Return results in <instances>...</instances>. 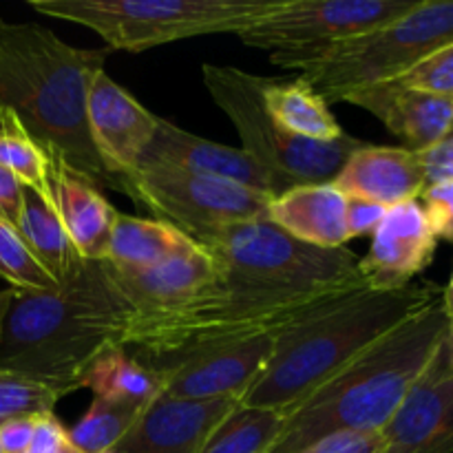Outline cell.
Wrapping results in <instances>:
<instances>
[{"label":"cell","mask_w":453,"mask_h":453,"mask_svg":"<svg viewBox=\"0 0 453 453\" xmlns=\"http://www.w3.org/2000/svg\"><path fill=\"white\" fill-rule=\"evenodd\" d=\"M58 396L51 388L16 372L0 370V425L20 416L53 414Z\"/></svg>","instance_id":"30"},{"label":"cell","mask_w":453,"mask_h":453,"mask_svg":"<svg viewBox=\"0 0 453 453\" xmlns=\"http://www.w3.org/2000/svg\"><path fill=\"white\" fill-rule=\"evenodd\" d=\"M441 303H442V310H445L447 319H449V321H453V270H451L449 283H447V288H445V290H442Z\"/></svg>","instance_id":"39"},{"label":"cell","mask_w":453,"mask_h":453,"mask_svg":"<svg viewBox=\"0 0 453 453\" xmlns=\"http://www.w3.org/2000/svg\"><path fill=\"white\" fill-rule=\"evenodd\" d=\"M239 407L237 398L184 401L157 394L113 453H199Z\"/></svg>","instance_id":"15"},{"label":"cell","mask_w":453,"mask_h":453,"mask_svg":"<svg viewBox=\"0 0 453 453\" xmlns=\"http://www.w3.org/2000/svg\"><path fill=\"white\" fill-rule=\"evenodd\" d=\"M427 186L453 180V124L434 146L418 153Z\"/></svg>","instance_id":"35"},{"label":"cell","mask_w":453,"mask_h":453,"mask_svg":"<svg viewBox=\"0 0 453 453\" xmlns=\"http://www.w3.org/2000/svg\"><path fill=\"white\" fill-rule=\"evenodd\" d=\"M268 219L308 246L345 248L348 197L334 184H299L268 202Z\"/></svg>","instance_id":"21"},{"label":"cell","mask_w":453,"mask_h":453,"mask_svg":"<svg viewBox=\"0 0 453 453\" xmlns=\"http://www.w3.org/2000/svg\"><path fill=\"white\" fill-rule=\"evenodd\" d=\"M385 212H388V208L379 206V203L367 202V199L348 197V233H349V239L374 234V230L379 228V224L383 221Z\"/></svg>","instance_id":"36"},{"label":"cell","mask_w":453,"mask_h":453,"mask_svg":"<svg viewBox=\"0 0 453 453\" xmlns=\"http://www.w3.org/2000/svg\"><path fill=\"white\" fill-rule=\"evenodd\" d=\"M87 122L96 155L119 190L153 142L159 118L102 69L88 87Z\"/></svg>","instance_id":"11"},{"label":"cell","mask_w":453,"mask_h":453,"mask_svg":"<svg viewBox=\"0 0 453 453\" xmlns=\"http://www.w3.org/2000/svg\"><path fill=\"white\" fill-rule=\"evenodd\" d=\"M0 453H4V451H3V447H0Z\"/></svg>","instance_id":"42"},{"label":"cell","mask_w":453,"mask_h":453,"mask_svg":"<svg viewBox=\"0 0 453 453\" xmlns=\"http://www.w3.org/2000/svg\"><path fill=\"white\" fill-rule=\"evenodd\" d=\"M398 87L453 100V42L411 66L401 78L389 80Z\"/></svg>","instance_id":"31"},{"label":"cell","mask_w":453,"mask_h":453,"mask_svg":"<svg viewBox=\"0 0 453 453\" xmlns=\"http://www.w3.org/2000/svg\"><path fill=\"white\" fill-rule=\"evenodd\" d=\"M106 453H113V451H106Z\"/></svg>","instance_id":"43"},{"label":"cell","mask_w":453,"mask_h":453,"mask_svg":"<svg viewBox=\"0 0 453 453\" xmlns=\"http://www.w3.org/2000/svg\"><path fill=\"white\" fill-rule=\"evenodd\" d=\"M119 190L193 242L268 217L270 199L264 195L153 159H140Z\"/></svg>","instance_id":"9"},{"label":"cell","mask_w":453,"mask_h":453,"mask_svg":"<svg viewBox=\"0 0 453 453\" xmlns=\"http://www.w3.org/2000/svg\"><path fill=\"white\" fill-rule=\"evenodd\" d=\"M35 416H20L0 425V447L4 453H25L34 441Z\"/></svg>","instance_id":"38"},{"label":"cell","mask_w":453,"mask_h":453,"mask_svg":"<svg viewBox=\"0 0 453 453\" xmlns=\"http://www.w3.org/2000/svg\"><path fill=\"white\" fill-rule=\"evenodd\" d=\"M453 42V0H418L411 12L370 34L321 47L273 51L270 62L301 71L330 104L372 84L389 82Z\"/></svg>","instance_id":"6"},{"label":"cell","mask_w":453,"mask_h":453,"mask_svg":"<svg viewBox=\"0 0 453 453\" xmlns=\"http://www.w3.org/2000/svg\"><path fill=\"white\" fill-rule=\"evenodd\" d=\"M380 436L385 453H453V370L445 341Z\"/></svg>","instance_id":"12"},{"label":"cell","mask_w":453,"mask_h":453,"mask_svg":"<svg viewBox=\"0 0 453 453\" xmlns=\"http://www.w3.org/2000/svg\"><path fill=\"white\" fill-rule=\"evenodd\" d=\"M142 159L168 164V166L193 173V175L230 181L242 188L255 190L268 199L279 197L295 186L279 177L277 173L268 171L248 150L217 144L206 137L184 131L164 118H159L153 142Z\"/></svg>","instance_id":"14"},{"label":"cell","mask_w":453,"mask_h":453,"mask_svg":"<svg viewBox=\"0 0 453 453\" xmlns=\"http://www.w3.org/2000/svg\"><path fill=\"white\" fill-rule=\"evenodd\" d=\"M190 239L159 219L118 212L106 264L115 270H146L175 255Z\"/></svg>","instance_id":"24"},{"label":"cell","mask_w":453,"mask_h":453,"mask_svg":"<svg viewBox=\"0 0 453 453\" xmlns=\"http://www.w3.org/2000/svg\"><path fill=\"white\" fill-rule=\"evenodd\" d=\"M203 84L242 137V149L290 184H330L349 155L365 142L343 135L336 142H310L283 128L261 97L264 80L237 66L202 65Z\"/></svg>","instance_id":"8"},{"label":"cell","mask_w":453,"mask_h":453,"mask_svg":"<svg viewBox=\"0 0 453 453\" xmlns=\"http://www.w3.org/2000/svg\"><path fill=\"white\" fill-rule=\"evenodd\" d=\"M332 184L345 197L367 199L383 208L414 202L427 188L418 153L405 146L372 144L358 146Z\"/></svg>","instance_id":"18"},{"label":"cell","mask_w":453,"mask_h":453,"mask_svg":"<svg viewBox=\"0 0 453 453\" xmlns=\"http://www.w3.org/2000/svg\"><path fill=\"white\" fill-rule=\"evenodd\" d=\"M418 0H283L268 18L242 31L239 40L265 51H296L343 42L389 25Z\"/></svg>","instance_id":"10"},{"label":"cell","mask_w":453,"mask_h":453,"mask_svg":"<svg viewBox=\"0 0 453 453\" xmlns=\"http://www.w3.org/2000/svg\"><path fill=\"white\" fill-rule=\"evenodd\" d=\"M445 352H447V358H449V365H451V370H453V321H449V327H447Z\"/></svg>","instance_id":"41"},{"label":"cell","mask_w":453,"mask_h":453,"mask_svg":"<svg viewBox=\"0 0 453 453\" xmlns=\"http://www.w3.org/2000/svg\"><path fill=\"white\" fill-rule=\"evenodd\" d=\"M49 181L58 215L71 243L84 261H104L118 211L100 186L58 159H49Z\"/></svg>","instance_id":"20"},{"label":"cell","mask_w":453,"mask_h":453,"mask_svg":"<svg viewBox=\"0 0 453 453\" xmlns=\"http://www.w3.org/2000/svg\"><path fill=\"white\" fill-rule=\"evenodd\" d=\"M109 270L115 286L135 310V319L173 312L199 299L217 279V261L193 239L153 268L115 270L109 265Z\"/></svg>","instance_id":"17"},{"label":"cell","mask_w":453,"mask_h":453,"mask_svg":"<svg viewBox=\"0 0 453 453\" xmlns=\"http://www.w3.org/2000/svg\"><path fill=\"white\" fill-rule=\"evenodd\" d=\"M22 202H25V186L7 168L0 166V217L13 228H18L20 221Z\"/></svg>","instance_id":"37"},{"label":"cell","mask_w":453,"mask_h":453,"mask_svg":"<svg viewBox=\"0 0 453 453\" xmlns=\"http://www.w3.org/2000/svg\"><path fill=\"white\" fill-rule=\"evenodd\" d=\"M447 327L441 299L407 319L288 407L281 434L268 453H301L336 432H380L436 357Z\"/></svg>","instance_id":"5"},{"label":"cell","mask_w":453,"mask_h":453,"mask_svg":"<svg viewBox=\"0 0 453 453\" xmlns=\"http://www.w3.org/2000/svg\"><path fill=\"white\" fill-rule=\"evenodd\" d=\"M84 388L102 401L146 405L164 392V379L127 348H111L84 372L80 389Z\"/></svg>","instance_id":"25"},{"label":"cell","mask_w":453,"mask_h":453,"mask_svg":"<svg viewBox=\"0 0 453 453\" xmlns=\"http://www.w3.org/2000/svg\"><path fill=\"white\" fill-rule=\"evenodd\" d=\"M195 243L217 261L215 283L173 312L133 319L124 339V348H135L150 367L277 334L327 301L367 286L349 248L301 243L268 217Z\"/></svg>","instance_id":"1"},{"label":"cell","mask_w":453,"mask_h":453,"mask_svg":"<svg viewBox=\"0 0 453 453\" xmlns=\"http://www.w3.org/2000/svg\"><path fill=\"white\" fill-rule=\"evenodd\" d=\"M301 453H385L380 432H336Z\"/></svg>","instance_id":"33"},{"label":"cell","mask_w":453,"mask_h":453,"mask_svg":"<svg viewBox=\"0 0 453 453\" xmlns=\"http://www.w3.org/2000/svg\"><path fill=\"white\" fill-rule=\"evenodd\" d=\"M0 166L7 168L25 188L53 202L47 153L7 106H0Z\"/></svg>","instance_id":"26"},{"label":"cell","mask_w":453,"mask_h":453,"mask_svg":"<svg viewBox=\"0 0 453 453\" xmlns=\"http://www.w3.org/2000/svg\"><path fill=\"white\" fill-rule=\"evenodd\" d=\"M149 405V403H146ZM146 405L111 403L93 398L87 414L69 429V438L82 453H106L113 449L140 418Z\"/></svg>","instance_id":"28"},{"label":"cell","mask_w":453,"mask_h":453,"mask_svg":"<svg viewBox=\"0 0 453 453\" xmlns=\"http://www.w3.org/2000/svg\"><path fill=\"white\" fill-rule=\"evenodd\" d=\"M261 97L268 113L295 135L310 142H336L345 135L330 104L305 82L295 80H264Z\"/></svg>","instance_id":"22"},{"label":"cell","mask_w":453,"mask_h":453,"mask_svg":"<svg viewBox=\"0 0 453 453\" xmlns=\"http://www.w3.org/2000/svg\"><path fill=\"white\" fill-rule=\"evenodd\" d=\"M9 299H12V288H3V290H0V330H3V319L4 312H7Z\"/></svg>","instance_id":"40"},{"label":"cell","mask_w":453,"mask_h":453,"mask_svg":"<svg viewBox=\"0 0 453 453\" xmlns=\"http://www.w3.org/2000/svg\"><path fill=\"white\" fill-rule=\"evenodd\" d=\"M135 310L104 261H82L53 290H13L0 330V370L51 388L80 389L84 372L111 348H124Z\"/></svg>","instance_id":"2"},{"label":"cell","mask_w":453,"mask_h":453,"mask_svg":"<svg viewBox=\"0 0 453 453\" xmlns=\"http://www.w3.org/2000/svg\"><path fill=\"white\" fill-rule=\"evenodd\" d=\"M25 453H82L71 442L69 429L56 418V414L35 416V432Z\"/></svg>","instance_id":"34"},{"label":"cell","mask_w":453,"mask_h":453,"mask_svg":"<svg viewBox=\"0 0 453 453\" xmlns=\"http://www.w3.org/2000/svg\"><path fill=\"white\" fill-rule=\"evenodd\" d=\"M106 51L66 44L35 22L0 18V106L12 109L49 159L115 188L93 149L87 122L91 80Z\"/></svg>","instance_id":"3"},{"label":"cell","mask_w":453,"mask_h":453,"mask_svg":"<svg viewBox=\"0 0 453 453\" xmlns=\"http://www.w3.org/2000/svg\"><path fill=\"white\" fill-rule=\"evenodd\" d=\"M423 208L436 239L453 242V180L438 181L423 190Z\"/></svg>","instance_id":"32"},{"label":"cell","mask_w":453,"mask_h":453,"mask_svg":"<svg viewBox=\"0 0 453 453\" xmlns=\"http://www.w3.org/2000/svg\"><path fill=\"white\" fill-rule=\"evenodd\" d=\"M283 0H29L42 16L96 31L109 49L142 53L199 35L250 29Z\"/></svg>","instance_id":"7"},{"label":"cell","mask_w":453,"mask_h":453,"mask_svg":"<svg viewBox=\"0 0 453 453\" xmlns=\"http://www.w3.org/2000/svg\"><path fill=\"white\" fill-rule=\"evenodd\" d=\"M286 414L239 405L199 453H268L281 434Z\"/></svg>","instance_id":"27"},{"label":"cell","mask_w":453,"mask_h":453,"mask_svg":"<svg viewBox=\"0 0 453 453\" xmlns=\"http://www.w3.org/2000/svg\"><path fill=\"white\" fill-rule=\"evenodd\" d=\"M436 248L438 239L429 228L423 203L414 199L388 208L358 270L372 290H401L432 265Z\"/></svg>","instance_id":"16"},{"label":"cell","mask_w":453,"mask_h":453,"mask_svg":"<svg viewBox=\"0 0 453 453\" xmlns=\"http://www.w3.org/2000/svg\"><path fill=\"white\" fill-rule=\"evenodd\" d=\"M0 279L13 290H53L60 283L35 261L18 228L0 217Z\"/></svg>","instance_id":"29"},{"label":"cell","mask_w":453,"mask_h":453,"mask_svg":"<svg viewBox=\"0 0 453 453\" xmlns=\"http://www.w3.org/2000/svg\"><path fill=\"white\" fill-rule=\"evenodd\" d=\"M273 349L274 334H264L211 352L193 354L153 370L162 374L166 396L184 401L237 398L242 405L243 394L268 365Z\"/></svg>","instance_id":"13"},{"label":"cell","mask_w":453,"mask_h":453,"mask_svg":"<svg viewBox=\"0 0 453 453\" xmlns=\"http://www.w3.org/2000/svg\"><path fill=\"white\" fill-rule=\"evenodd\" d=\"M343 102L370 111L389 133L414 153L436 144L453 124V100L398 87L394 82L372 84L349 93Z\"/></svg>","instance_id":"19"},{"label":"cell","mask_w":453,"mask_h":453,"mask_svg":"<svg viewBox=\"0 0 453 453\" xmlns=\"http://www.w3.org/2000/svg\"><path fill=\"white\" fill-rule=\"evenodd\" d=\"M18 233L25 239L27 248L35 257V261L58 283L69 279L75 273V268L84 261L78 255L73 243H71L65 226H62L56 202L40 197L38 193L29 188H25Z\"/></svg>","instance_id":"23"},{"label":"cell","mask_w":453,"mask_h":453,"mask_svg":"<svg viewBox=\"0 0 453 453\" xmlns=\"http://www.w3.org/2000/svg\"><path fill=\"white\" fill-rule=\"evenodd\" d=\"M441 296L434 283H411L401 290L365 286L327 301L274 334L273 357L242 407L286 411Z\"/></svg>","instance_id":"4"}]
</instances>
